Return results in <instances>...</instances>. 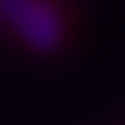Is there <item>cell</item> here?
Here are the masks:
<instances>
[{"label":"cell","instance_id":"6da1fadb","mask_svg":"<svg viewBox=\"0 0 125 125\" xmlns=\"http://www.w3.org/2000/svg\"><path fill=\"white\" fill-rule=\"evenodd\" d=\"M0 21L32 50H52L64 38L61 18L44 0H0Z\"/></svg>","mask_w":125,"mask_h":125}]
</instances>
